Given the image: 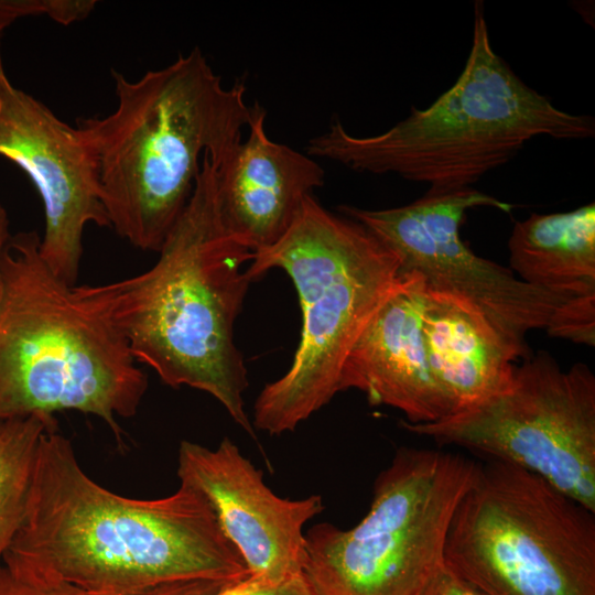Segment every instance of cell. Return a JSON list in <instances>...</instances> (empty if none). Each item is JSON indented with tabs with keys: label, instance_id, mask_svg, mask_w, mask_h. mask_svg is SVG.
<instances>
[{
	"label": "cell",
	"instance_id": "13",
	"mask_svg": "<svg viewBox=\"0 0 595 595\" xmlns=\"http://www.w3.org/2000/svg\"><path fill=\"white\" fill-rule=\"evenodd\" d=\"M424 302L421 278L399 272L396 285L348 354L339 391L357 389L372 405L400 410L409 423L434 422L452 412L428 361Z\"/></svg>",
	"mask_w": 595,
	"mask_h": 595
},
{
	"label": "cell",
	"instance_id": "11",
	"mask_svg": "<svg viewBox=\"0 0 595 595\" xmlns=\"http://www.w3.org/2000/svg\"><path fill=\"white\" fill-rule=\"evenodd\" d=\"M0 156L36 187L45 214L41 256L61 280L76 285L86 227H109L95 158L77 126L10 82L1 53Z\"/></svg>",
	"mask_w": 595,
	"mask_h": 595
},
{
	"label": "cell",
	"instance_id": "10",
	"mask_svg": "<svg viewBox=\"0 0 595 595\" xmlns=\"http://www.w3.org/2000/svg\"><path fill=\"white\" fill-rule=\"evenodd\" d=\"M510 213L512 205L473 187L429 188L399 207L338 212L371 231L399 259L402 273L418 274L425 289L452 296L478 312L519 358L529 356L528 332L547 328L571 298L521 281L509 268L477 256L462 240L465 213L475 207Z\"/></svg>",
	"mask_w": 595,
	"mask_h": 595
},
{
	"label": "cell",
	"instance_id": "22",
	"mask_svg": "<svg viewBox=\"0 0 595 595\" xmlns=\"http://www.w3.org/2000/svg\"><path fill=\"white\" fill-rule=\"evenodd\" d=\"M423 595H485L444 564Z\"/></svg>",
	"mask_w": 595,
	"mask_h": 595
},
{
	"label": "cell",
	"instance_id": "17",
	"mask_svg": "<svg viewBox=\"0 0 595 595\" xmlns=\"http://www.w3.org/2000/svg\"><path fill=\"white\" fill-rule=\"evenodd\" d=\"M55 425L51 414L0 423V565L25 515L40 440Z\"/></svg>",
	"mask_w": 595,
	"mask_h": 595
},
{
	"label": "cell",
	"instance_id": "1",
	"mask_svg": "<svg viewBox=\"0 0 595 595\" xmlns=\"http://www.w3.org/2000/svg\"><path fill=\"white\" fill-rule=\"evenodd\" d=\"M2 563L89 595H140L171 583L229 584L248 576L201 494L180 484L158 499L117 495L84 472L57 425L40 440L25 515Z\"/></svg>",
	"mask_w": 595,
	"mask_h": 595
},
{
	"label": "cell",
	"instance_id": "16",
	"mask_svg": "<svg viewBox=\"0 0 595 595\" xmlns=\"http://www.w3.org/2000/svg\"><path fill=\"white\" fill-rule=\"evenodd\" d=\"M518 278L567 298L595 295V204L517 221L508 240Z\"/></svg>",
	"mask_w": 595,
	"mask_h": 595
},
{
	"label": "cell",
	"instance_id": "4",
	"mask_svg": "<svg viewBox=\"0 0 595 595\" xmlns=\"http://www.w3.org/2000/svg\"><path fill=\"white\" fill-rule=\"evenodd\" d=\"M594 134L593 117L556 108L494 51L483 1H476L470 52L451 88L378 134L355 136L334 120L307 141L305 152L357 172L393 173L429 188L455 190L472 187L533 138Z\"/></svg>",
	"mask_w": 595,
	"mask_h": 595
},
{
	"label": "cell",
	"instance_id": "8",
	"mask_svg": "<svg viewBox=\"0 0 595 595\" xmlns=\"http://www.w3.org/2000/svg\"><path fill=\"white\" fill-rule=\"evenodd\" d=\"M476 465L457 453L397 450L356 526L306 531L303 571L317 594L423 595L444 566L448 527Z\"/></svg>",
	"mask_w": 595,
	"mask_h": 595
},
{
	"label": "cell",
	"instance_id": "9",
	"mask_svg": "<svg viewBox=\"0 0 595 595\" xmlns=\"http://www.w3.org/2000/svg\"><path fill=\"white\" fill-rule=\"evenodd\" d=\"M401 426L529 470L595 512V376L563 370L540 350L515 366L499 392L437 421Z\"/></svg>",
	"mask_w": 595,
	"mask_h": 595
},
{
	"label": "cell",
	"instance_id": "20",
	"mask_svg": "<svg viewBox=\"0 0 595 595\" xmlns=\"http://www.w3.org/2000/svg\"><path fill=\"white\" fill-rule=\"evenodd\" d=\"M213 595H318L303 572L281 578L248 575L221 586Z\"/></svg>",
	"mask_w": 595,
	"mask_h": 595
},
{
	"label": "cell",
	"instance_id": "6",
	"mask_svg": "<svg viewBox=\"0 0 595 595\" xmlns=\"http://www.w3.org/2000/svg\"><path fill=\"white\" fill-rule=\"evenodd\" d=\"M291 278L302 312L300 342L288 371L267 383L253 428L292 432L339 391L351 348L399 278L398 257L371 231L309 196L285 235L253 252L251 281L271 269Z\"/></svg>",
	"mask_w": 595,
	"mask_h": 595
},
{
	"label": "cell",
	"instance_id": "3",
	"mask_svg": "<svg viewBox=\"0 0 595 595\" xmlns=\"http://www.w3.org/2000/svg\"><path fill=\"white\" fill-rule=\"evenodd\" d=\"M116 109L79 118L95 158L109 227L133 247L159 252L183 214L204 154L220 164L242 140L252 106L246 85H224L195 47L129 80L112 69Z\"/></svg>",
	"mask_w": 595,
	"mask_h": 595
},
{
	"label": "cell",
	"instance_id": "23",
	"mask_svg": "<svg viewBox=\"0 0 595 595\" xmlns=\"http://www.w3.org/2000/svg\"><path fill=\"white\" fill-rule=\"evenodd\" d=\"M224 585L213 581H186L162 585L140 595H213Z\"/></svg>",
	"mask_w": 595,
	"mask_h": 595
},
{
	"label": "cell",
	"instance_id": "2",
	"mask_svg": "<svg viewBox=\"0 0 595 595\" xmlns=\"http://www.w3.org/2000/svg\"><path fill=\"white\" fill-rule=\"evenodd\" d=\"M149 270L127 279L75 285L77 295L125 339L138 364L162 382L213 396L255 435L245 410L248 375L234 339L253 252L224 226L216 169L204 154L192 196Z\"/></svg>",
	"mask_w": 595,
	"mask_h": 595
},
{
	"label": "cell",
	"instance_id": "12",
	"mask_svg": "<svg viewBox=\"0 0 595 595\" xmlns=\"http://www.w3.org/2000/svg\"><path fill=\"white\" fill-rule=\"evenodd\" d=\"M180 484L201 494L242 558L248 575L281 578L303 572L305 523L324 509L322 497L299 500L277 496L238 446L224 437L212 450L182 441Z\"/></svg>",
	"mask_w": 595,
	"mask_h": 595
},
{
	"label": "cell",
	"instance_id": "24",
	"mask_svg": "<svg viewBox=\"0 0 595 595\" xmlns=\"http://www.w3.org/2000/svg\"><path fill=\"white\" fill-rule=\"evenodd\" d=\"M11 235L9 231V217L6 208L0 203V258L4 247L7 246ZM0 291H1V277H0Z\"/></svg>",
	"mask_w": 595,
	"mask_h": 595
},
{
	"label": "cell",
	"instance_id": "14",
	"mask_svg": "<svg viewBox=\"0 0 595 595\" xmlns=\"http://www.w3.org/2000/svg\"><path fill=\"white\" fill-rule=\"evenodd\" d=\"M266 117L256 102L246 139L214 164L220 219L252 252L277 244L304 201L325 182V171L314 158L268 136Z\"/></svg>",
	"mask_w": 595,
	"mask_h": 595
},
{
	"label": "cell",
	"instance_id": "5",
	"mask_svg": "<svg viewBox=\"0 0 595 595\" xmlns=\"http://www.w3.org/2000/svg\"><path fill=\"white\" fill-rule=\"evenodd\" d=\"M35 230L11 235L0 258V423L74 410L121 443L148 378L121 335L46 264Z\"/></svg>",
	"mask_w": 595,
	"mask_h": 595
},
{
	"label": "cell",
	"instance_id": "15",
	"mask_svg": "<svg viewBox=\"0 0 595 595\" xmlns=\"http://www.w3.org/2000/svg\"><path fill=\"white\" fill-rule=\"evenodd\" d=\"M422 332L430 369L451 413L506 388L520 359L478 312L426 289Z\"/></svg>",
	"mask_w": 595,
	"mask_h": 595
},
{
	"label": "cell",
	"instance_id": "7",
	"mask_svg": "<svg viewBox=\"0 0 595 595\" xmlns=\"http://www.w3.org/2000/svg\"><path fill=\"white\" fill-rule=\"evenodd\" d=\"M444 564L485 595H595V512L489 459L456 506Z\"/></svg>",
	"mask_w": 595,
	"mask_h": 595
},
{
	"label": "cell",
	"instance_id": "21",
	"mask_svg": "<svg viewBox=\"0 0 595 595\" xmlns=\"http://www.w3.org/2000/svg\"><path fill=\"white\" fill-rule=\"evenodd\" d=\"M0 595H89L64 581L11 572L0 565Z\"/></svg>",
	"mask_w": 595,
	"mask_h": 595
},
{
	"label": "cell",
	"instance_id": "19",
	"mask_svg": "<svg viewBox=\"0 0 595 595\" xmlns=\"http://www.w3.org/2000/svg\"><path fill=\"white\" fill-rule=\"evenodd\" d=\"M545 331L552 337L593 347L595 295L571 298L555 311Z\"/></svg>",
	"mask_w": 595,
	"mask_h": 595
},
{
	"label": "cell",
	"instance_id": "18",
	"mask_svg": "<svg viewBox=\"0 0 595 595\" xmlns=\"http://www.w3.org/2000/svg\"><path fill=\"white\" fill-rule=\"evenodd\" d=\"M94 0H0V34L15 20L46 15L68 25L86 19L95 9Z\"/></svg>",
	"mask_w": 595,
	"mask_h": 595
}]
</instances>
